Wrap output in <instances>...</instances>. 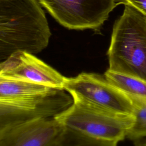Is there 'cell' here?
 <instances>
[{
    "instance_id": "7",
    "label": "cell",
    "mask_w": 146,
    "mask_h": 146,
    "mask_svg": "<svg viewBox=\"0 0 146 146\" xmlns=\"http://www.w3.org/2000/svg\"><path fill=\"white\" fill-rule=\"evenodd\" d=\"M0 74L63 90L65 77L34 54L25 51H17L1 62Z\"/></svg>"
},
{
    "instance_id": "2",
    "label": "cell",
    "mask_w": 146,
    "mask_h": 146,
    "mask_svg": "<svg viewBox=\"0 0 146 146\" xmlns=\"http://www.w3.org/2000/svg\"><path fill=\"white\" fill-rule=\"evenodd\" d=\"M108 70L146 80V15L125 5L107 50Z\"/></svg>"
},
{
    "instance_id": "4",
    "label": "cell",
    "mask_w": 146,
    "mask_h": 146,
    "mask_svg": "<svg viewBox=\"0 0 146 146\" xmlns=\"http://www.w3.org/2000/svg\"><path fill=\"white\" fill-rule=\"evenodd\" d=\"M63 89L73 100L111 112L134 115L129 97L110 83L104 75L82 72L73 78L65 77Z\"/></svg>"
},
{
    "instance_id": "9",
    "label": "cell",
    "mask_w": 146,
    "mask_h": 146,
    "mask_svg": "<svg viewBox=\"0 0 146 146\" xmlns=\"http://www.w3.org/2000/svg\"><path fill=\"white\" fill-rule=\"evenodd\" d=\"M128 96L131 99L134 107L135 121L128 131L126 137L133 141L146 137V99Z\"/></svg>"
},
{
    "instance_id": "1",
    "label": "cell",
    "mask_w": 146,
    "mask_h": 146,
    "mask_svg": "<svg viewBox=\"0 0 146 146\" xmlns=\"http://www.w3.org/2000/svg\"><path fill=\"white\" fill-rule=\"evenodd\" d=\"M54 117L66 129L63 145L116 146L135 121L134 115L104 111L78 100Z\"/></svg>"
},
{
    "instance_id": "5",
    "label": "cell",
    "mask_w": 146,
    "mask_h": 146,
    "mask_svg": "<svg viewBox=\"0 0 146 146\" xmlns=\"http://www.w3.org/2000/svg\"><path fill=\"white\" fill-rule=\"evenodd\" d=\"M62 26L70 29H99L119 5L117 0H38Z\"/></svg>"
},
{
    "instance_id": "8",
    "label": "cell",
    "mask_w": 146,
    "mask_h": 146,
    "mask_svg": "<svg viewBox=\"0 0 146 146\" xmlns=\"http://www.w3.org/2000/svg\"><path fill=\"white\" fill-rule=\"evenodd\" d=\"M104 76L110 83L127 95L146 99V80L108 69Z\"/></svg>"
},
{
    "instance_id": "3",
    "label": "cell",
    "mask_w": 146,
    "mask_h": 146,
    "mask_svg": "<svg viewBox=\"0 0 146 146\" xmlns=\"http://www.w3.org/2000/svg\"><path fill=\"white\" fill-rule=\"evenodd\" d=\"M72 103L69 94L56 88L34 96H0V138L11 128L28 120L54 117Z\"/></svg>"
},
{
    "instance_id": "10",
    "label": "cell",
    "mask_w": 146,
    "mask_h": 146,
    "mask_svg": "<svg viewBox=\"0 0 146 146\" xmlns=\"http://www.w3.org/2000/svg\"><path fill=\"white\" fill-rule=\"evenodd\" d=\"M119 5H130L146 15V0H117Z\"/></svg>"
},
{
    "instance_id": "11",
    "label": "cell",
    "mask_w": 146,
    "mask_h": 146,
    "mask_svg": "<svg viewBox=\"0 0 146 146\" xmlns=\"http://www.w3.org/2000/svg\"><path fill=\"white\" fill-rule=\"evenodd\" d=\"M133 143L137 146H146V137L133 141Z\"/></svg>"
},
{
    "instance_id": "6",
    "label": "cell",
    "mask_w": 146,
    "mask_h": 146,
    "mask_svg": "<svg viewBox=\"0 0 146 146\" xmlns=\"http://www.w3.org/2000/svg\"><path fill=\"white\" fill-rule=\"evenodd\" d=\"M65 133V127L54 116L38 117L6 132L0 138V146H61Z\"/></svg>"
}]
</instances>
